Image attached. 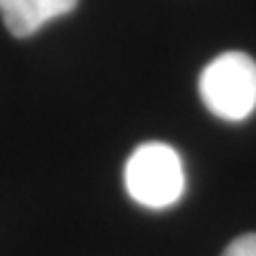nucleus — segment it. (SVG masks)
Wrapping results in <instances>:
<instances>
[{
	"label": "nucleus",
	"instance_id": "obj_2",
	"mask_svg": "<svg viewBox=\"0 0 256 256\" xmlns=\"http://www.w3.org/2000/svg\"><path fill=\"white\" fill-rule=\"evenodd\" d=\"M200 95L218 119H247L256 110V62L244 52L214 57L200 76Z\"/></svg>",
	"mask_w": 256,
	"mask_h": 256
},
{
	"label": "nucleus",
	"instance_id": "obj_4",
	"mask_svg": "<svg viewBox=\"0 0 256 256\" xmlns=\"http://www.w3.org/2000/svg\"><path fill=\"white\" fill-rule=\"evenodd\" d=\"M220 256H256V232H247L232 240Z\"/></svg>",
	"mask_w": 256,
	"mask_h": 256
},
{
	"label": "nucleus",
	"instance_id": "obj_3",
	"mask_svg": "<svg viewBox=\"0 0 256 256\" xmlns=\"http://www.w3.org/2000/svg\"><path fill=\"white\" fill-rule=\"evenodd\" d=\"M76 5L78 0H0V14L12 36L26 38Z\"/></svg>",
	"mask_w": 256,
	"mask_h": 256
},
{
	"label": "nucleus",
	"instance_id": "obj_1",
	"mask_svg": "<svg viewBox=\"0 0 256 256\" xmlns=\"http://www.w3.org/2000/svg\"><path fill=\"white\" fill-rule=\"evenodd\" d=\"M128 194L147 209L174 206L183 197V162L171 145L145 142L128 156L124 171Z\"/></svg>",
	"mask_w": 256,
	"mask_h": 256
}]
</instances>
